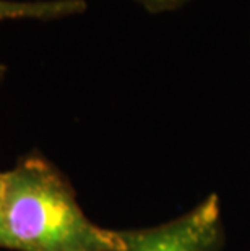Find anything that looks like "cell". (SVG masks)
I'll return each mask as SVG.
<instances>
[{"label": "cell", "instance_id": "1", "mask_svg": "<svg viewBox=\"0 0 250 251\" xmlns=\"http://www.w3.org/2000/svg\"><path fill=\"white\" fill-rule=\"evenodd\" d=\"M2 230L13 251H124L127 230H111L82 209L72 183L41 154L2 172Z\"/></svg>", "mask_w": 250, "mask_h": 251}, {"label": "cell", "instance_id": "2", "mask_svg": "<svg viewBox=\"0 0 250 251\" xmlns=\"http://www.w3.org/2000/svg\"><path fill=\"white\" fill-rule=\"evenodd\" d=\"M224 240L220 198L210 195L171 221L127 230L124 251H221Z\"/></svg>", "mask_w": 250, "mask_h": 251}, {"label": "cell", "instance_id": "3", "mask_svg": "<svg viewBox=\"0 0 250 251\" xmlns=\"http://www.w3.org/2000/svg\"><path fill=\"white\" fill-rule=\"evenodd\" d=\"M86 8V0H0V23L7 20H63L82 15Z\"/></svg>", "mask_w": 250, "mask_h": 251}, {"label": "cell", "instance_id": "4", "mask_svg": "<svg viewBox=\"0 0 250 251\" xmlns=\"http://www.w3.org/2000/svg\"><path fill=\"white\" fill-rule=\"evenodd\" d=\"M134 2L145 8L146 12L158 15V13H167V12H174V10H179L185 7V5H189L192 0H134Z\"/></svg>", "mask_w": 250, "mask_h": 251}, {"label": "cell", "instance_id": "5", "mask_svg": "<svg viewBox=\"0 0 250 251\" xmlns=\"http://www.w3.org/2000/svg\"><path fill=\"white\" fill-rule=\"evenodd\" d=\"M0 200H2V172H0ZM0 248H5L3 230H2V212H0Z\"/></svg>", "mask_w": 250, "mask_h": 251}, {"label": "cell", "instance_id": "6", "mask_svg": "<svg viewBox=\"0 0 250 251\" xmlns=\"http://www.w3.org/2000/svg\"><path fill=\"white\" fill-rule=\"evenodd\" d=\"M5 75H7V67H5V65H2V63H0V84H2L3 78H5Z\"/></svg>", "mask_w": 250, "mask_h": 251}]
</instances>
